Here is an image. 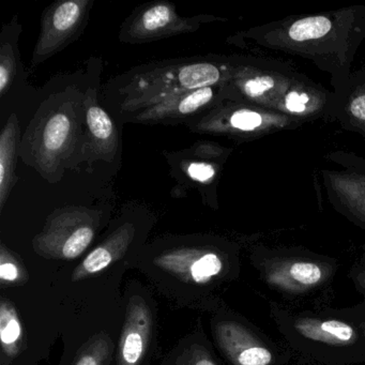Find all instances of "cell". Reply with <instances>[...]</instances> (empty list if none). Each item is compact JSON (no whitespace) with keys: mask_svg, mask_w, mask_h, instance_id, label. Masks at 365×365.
Segmentation results:
<instances>
[{"mask_svg":"<svg viewBox=\"0 0 365 365\" xmlns=\"http://www.w3.org/2000/svg\"><path fill=\"white\" fill-rule=\"evenodd\" d=\"M160 264L174 272L189 277L196 283H206L213 277H226L236 264L235 249L215 251L174 252L161 258Z\"/></svg>","mask_w":365,"mask_h":365,"instance_id":"5bb4252c","label":"cell"},{"mask_svg":"<svg viewBox=\"0 0 365 365\" xmlns=\"http://www.w3.org/2000/svg\"><path fill=\"white\" fill-rule=\"evenodd\" d=\"M89 151L95 158L110 161L118 148V133L110 115L98 104L96 91L87 96Z\"/></svg>","mask_w":365,"mask_h":365,"instance_id":"ac0fdd59","label":"cell"},{"mask_svg":"<svg viewBox=\"0 0 365 365\" xmlns=\"http://www.w3.org/2000/svg\"><path fill=\"white\" fill-rule=\"evenodd\" d=\"M88 6L87 0H66L46 12L34 63L46 61L71 41L84 23Z\"/></svg>","mask_w":365,"mask_h":365,"instance_id":"30bf717a","label":"cell"},{"mask_svg":"<svg viewBox=\"0 0 365 365\" xmlns=\"http://www.w3.org/2000/svg\"><path fill=\"white\" fill-rule=\"evenodd\" d=\"M331 121L365 140V67L352 70L341 93H334Z\"/></svg>","mask_w":365,"mask_h":365,"instance_id":"9a60e30c","label":"cell"},{"mask_svg":"<svg viewBox=\"0 0 365 365\" xmlns=\"http://www.w3.org/2000/svg\"><path fill=\"white\" fill-rule=\"evenodd\" d=\"M108 354V344L103 341H97L89 346L78 358L76 365H103Z\"/></svg>","mask_w":365,"mask_h":365,"instance_id":"d4e9b609","label":"cell"},{"mask_svg":"<svg viewBox=\"0 0 365 365\" xmlns=\"http://www.w3.org/2000/svg\"><path fill=\"white\" fill-rule=\"evenodd\" d=\"M232 100L277 112V106L300 72L285 61L258 57L230 59Z\"/></svg>","mask_w":365,"mask_h":365,"instance_id":"5b68a950","label":"cell"},{"mask_svg":"<svg viewBox=\"0 0 365 365\" xmlns=\"http://www.w3.org/2000/svg\"><path fill=\"white\" fill-rule=\"evenodd\" d=\"M19 121L12 115L0 135V208L3 210L11 190L16 185V150L19 142Z\"/></svg>","mask_w":365,"mask_h":365,"instance_id":"ffe728a7","label":"cell"},{"mask_svg":"<svg viewBox=\"0 0 365 365\" xmlns=\"http://www.w3.org/2000/svg\"><path fill=\"white\" fill-rule=\"evenodd\" d=\"M343 313L346 316L354 320L359 328L362 331L363 334L365 335V303L361 301L358 304L354 305V307H345L341 309Z\"/></svg>","mask_w":365,"mask_h":365,"instance_id":"4316f807","label":"cell"},{"mask_svg":"<svg viewBox=\"0 0 365 365\" xmlns=\"http://www.w3.org/2000/svg\"><path fill=\"white\" fill-rule=\"evenodd\" d=\"M0 264V277L3 281L14 282L19 277V268L14 264V262H5L1 260Z\"/></svg>","mask_w":365,"mask_h":365,"instance_id":"83f0119b","label":"cell"},{"mask_svg":"<svg viewBox=\"0 0 365 365\" xmlns=\"http://www.w3.org/2000/svg\"><path fill=\"white\" fill-rule=\"evenodd\" d=\"M219 166L207 162H192L187 166V174L190 178L198 182L210 183L219 174Z\"/></svg>","mask_w":365,"mask_h":365,"instance_id":"603a6c76","label":"cell"},{"mask_svg":"<svg viewBox=\"0 0 365 365\" xmlns=\"http://www.w3.org/2000/svg\"><path fill=\"white\" fill-rule=\"evenodd\" d=\"M333 104V91L300 73L282 98L277 112L303 123L319 119L331 121Z\"/></svg>","mask_w":365,"mask_h":365,"instance_id":"7c38bea8","label":"cell"},{"mask_svg":"<svg viewBox=\"0 0 365 365\" xmlns=\"http://www.w3.org/2000/svg\"><path fill=\"white\" fill-rule=\"evenodd\" d=\"M269 313L290 351L320 365L365 362V335L341 309L296 311L270 301Z\"/></svg>","mask_w":365,"mask_h":365,"instance_id":"7a4b0ae2","label":"cell"},{"mask_svg":"<svg viewBox=\"0 0 365 365\" xmlns=\"http://www.w3.org/2000/svg\"><path fill=\"white\" fill-rule=\"evenodd\" d=\"M232 100L230 85L205 87L164 100L161 103L142 110L135 120L138 123H161L179 120L191 116L208 106H217L225 100Z\"/></svg>","mask_w":365,"mask_h":365,"instance_id":"4fadbf2b","label":"cell"},{"mask_svg":"<svg viewBox=\"0 0 365 365\" xmlns=\"http://www.w3.org/2000/svg\"><path fill=\"white\" fill-rule=\"evenodd\" d=\"M354 289L363 297L362 302L365 303V245H361V252L356 262L350 267L348 272Z\"/></svg>","mask_w":365,"mask_h":365,"instance_id":"cb8c5ba5","label":"cell"},{"mask_svg":"<svg viewBox=\"0 0 365 365\" xmlns=\"http://www.w3.org/2000/svg\"><path fill=\"white\" fill-rule=\"evenodd\" d=\"M215 339L230 365H287L289 348L279 346L259 328L236 316L220 319Z\"/></svg>","mask_w":365,"mask_h":365,"instance_id":"ba28073f","label":"cell"},{"mask_svg":"<svg viewBox=\"0 0 365 365\" xmlns=\"http://www.w3.org/2000/svg\"><path fill=\"white\" fill-rule=\"evenodd\" d=\"M304 123L274 110L242 101L225 100L202 119L198 130L239 140H253L277 132L297 130Z\"/></svg>","mask_w":365,"mask_h":365,"instance_id":"8992f818","label":"cell"},{"mask_svg":"<svg viewBox=\"0 0 365 365\" xmlns=\"http://www.w3.org/2000/svg\"><path fill=\"white\" fill-rule=\"evenodd\" d=\"M240 37L258 48L311 61L330 76L332 91L339 95L365 40V6L286 16L252 27Z\"/></svg>","mask_w":365,"mask_h":365,"instance_id":"6da1fadb","label":"cell"},{"mask_svg":"<svg viewBox=\"0 0 365 365\" xmlns=\"http://www.w3.org/2000/svg\"><path fill=\"white\" fill-rule=\"evenodd\" d=\"M196 29H198L197 20L180 18L177 16L174 5L159 1L147 5L133 14L129 24L123 27L121 39L132 43L150 42L189 33Z\"/></svg>","mask_w":365,"mask_h":365,"instance_id":"8fae6325","label":"cell"},{"mask_svg":"<svg viewBox=\"0 0 365 365\" xmlns=\"http://www.w3.org/2000/svg\"><path fill=\"white\" fill-rule=\"evenodd\" d=\"M324 159L337 166L320 170L327 200L339 215L365 230V158L335 150Z\"/></svg>","mask_w":365,"mask_h":365,"instance_id":"52a82bcc","label":"cell"},{"mask_svg":"<svg viewBox=\"0 0 365 365\" xmlns=\"http://www.w3.org/2000/svg\"><path fill=\"white\" fill-rule=\"evenodd\" d=\"M251 262L262 283L287 300L315 296L330 287L339 272L336 258L304 247L256 245Z\"/></svg>","mask_w":365,"mask_h":365,"instance_id":"3957f363","label":"cell"},{"mask_svg":"<svg viewBox=\"0 0 365 365\" xmlns=\"http://www.w3.org/2000/svg\"><path fill=\"white\" fill-rule=\"evenodd\" d=\"M16 59L10 46H3L0 52V95H5L16 76Z\"/></svg>","mask_w":365,"mask_h":365,"instance_id":"7402d4cb","label":"cell"},{"mask_svg":"<svg viewBox=\"0 0 365 365\" xmlns=\"http://www.w3.org/2000/svg\"><path fill=\"white\" fill-rule=\"evenodd\" d=\"M96 215L78 207L61 209L52 215L46 230L36 238L42 254L73 259L91 245L95 237Z\"/></svg>","mask_w":365,"mask_h":365,"instance_id":"9c48e42d","label":"cell"},{"mask_svg":"<svg viewBox=\"0 0 365 365\" xmlns=\"http://www.w3.org/2000/svg\"><path fill=\"white\" fill-rule=\"evenodd\" d=\"M76 121L68 112L51 113L42 123L37 155L42 165H52L69 151L76 138Z\"/></svg>","mask_w":365,"mask_h":365,"instance_id":"e0dca14e","label":"cell"},{"mask_svg":"<svg viewBox=\"0 0 365 365\" xmlns=\"http://www.w3.org/2000/svg\"><path fill=\"white\" fill-rule=\"evenodd\" d=\"M153 317L142 299L131 300L119 345L118 365H138L146 352Z\"/></svg>","mask_w":365,"mask_h":365,"instance_id":"2e32d148","label":"cell"},{"mask_svg":"<svg viewBox=\"0 0 365 365\" xmlns=\"http://www.w3.org/2000/svg\"><path fill=\"white\" fill-rule=\"evenodd\" d=\"M21 335H22V328L16 311L11 305L3 303L0 309V336L8 354H12L16 351V344L20 341Z\"/></svg>","mask_w":365,"mask_h":365,"instance_id":"44dd1931","label":"cell"},{"mask_svg":"<svg viewBox=\"0 0 365 365\" xmlns=\"http://www.w3.org/2000/svg\"><path fill=\"white\" fill-rule=\"evenodd\" d=\"M230 61L187 63L150 70L136 76L123 89V110H144L189 91L222 86L230 82Z\"/></svg>","mask_w":365,"mask_h":365,"instance_id":"277c9868","label":"cell"},{"mask_svg":"<svg viewBox=\"0 0 365 365\" xmlns=\"http://www.w3.org/2000/svg\"><path fill=\"white\" fill-rule=\"evenodd\" d=\"M133 226L129 225V224L119 228L106 242L93 250L85 258L83 264L76 269L74 279H83L86 275L93 274V273L100 272V271L108 268L112 262L125 253L128 245L133 238Z\"/></svg>","mask_w":365,"mask_h":365,"instance_id":"d6986e66","label":"cell"},{"mask_svg":"<svg viewBox=\"0 0 365 365\" xmlns=\"http://www.w3.org/2000/svg\"><path fill=\"white\" fill-rule=\"evenodd\" d=\"M178 365H217L210 352L205 348H192Z\"/></svg>","mask_w":365,"mask_h":365,"instance_id":"484cf974","label":"cell"}]
</instances>
